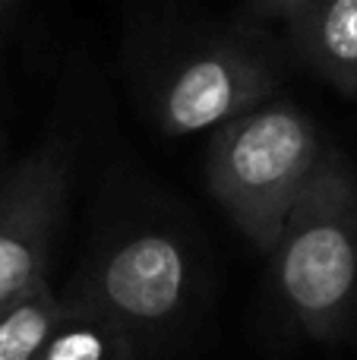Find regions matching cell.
I'll list each match as a JSON object with an SVG mask.
<instances>
[{"label":"cell","mask_w":357,"mask_h":360,"mask_svg":"<svg viewBox=\"0 0 357 360\" xmlns=\"http://www.w3.org/2000/svg\"><path fill=\"white\" fill-rule=\"evenodd\" d=\"M285 319L307 338L342 335L357 313V174L329 146L269 253Z\"/></svg>","instance_id":"obj_1"},{"label":"cell","mask_w":357,"mask_h":360,"mask_svg":"<svg viewBox=\"0 0 357 360\" xmlns=\"http://www.w3.org/2000/svg\"><path fill=\"white\" fill-rule=\"evenodd\" d=\"M326 149L301 105L272 98L209 133L206 190L240 237L269 253Z\"/></svg>","instance_id":"obj_2"},{"label":"cell","mask_w":357,"mask_h":360,"mask_svg":"<svg viewBox=\"0 0 357 360\" xmlns=\"http://www.w3.org/2000/svg\"><path fill=\"white\" fill-rule=\"evenodd\" d=\"M278 48L253 29L206 25L171 44L143 76V101L164 136L212 133L215 127L278 98Z\"/></svg>","instance_id":"obj_3"},{"label":"cell","mask_w":357,"mask_h":360,"mask_svg":"<svg viewBox=\"0 0 357 360\" xmlns=\"http://www.w3.org/2000/svg\"><path fill=\"white\" fill-rule=\"evenodd\" d=\"M73 285L117 319L145 354L193 307L196 256L171 224L149 218L124 221L98 237Z\"/></svg>","instance_id":"obj_4"},{"label":"cell","mask_w":357,"mask_h":360,"mask_svg":"<svg viewBox=\"0 0 357 360\" xmlns=\"http://www.w3.org/2000/svg\"><path fill=\"white\" fill-rule=\"evenodd\" d=\"M70 136L48 133L35 149L0 168V310L48 278L73 186Z\"/></svg>","instance_id":"obj_5"},{"label":"cell","mask_w":357,"mask_h":360,"mask_svg":"<svg viewBox=\"0 0 357 360\" xmlns=\"http://www.w3.org/2000/svg\"><path fill=\"white\" fill-rule=\"evenodd\" d=\"M288 44L326 86L357 95V0H313L285 25Z\"/></svg>","instance_id":"obj_6"},{"label":"cell","mask_w":357,"mask_h":360,"mask_svg":"<svg viewBox=\"0 0 357 360\" xmlns=\"http://www.w3.org/2000/svg\"><path fill=\"white\" fill-rule=\"evenodd\" d=\"M136 338L111 319L76 285L63 291V307L35 360H139Z\"/></svg>","instance_id":"obj_7"},{"label":"cell","mask_w":357,"mask_h":360,"mask_svg":"<svg viewBox=\"0 0 357 360\" xmlns=\"http://www.w3.org/2000/svg\"><path fill=\"white\" fill-rule=\"evenodd\" d=\"M63 307V294L48 278L0 310V360H35Z\"/></svg>","instance_id":"obj_8"},{"label":"cell","mask_w":357,"mask_h":360,"mask_svg":"<svg viewBox=\"0 0 357 360\" xmlns=\"http://www.w3.org/2000/svg\"><path fill=\"white\" fill-rule=\"evenodd\" d=\"M247 10L263 22H282V29L288 22H294L313 0H244Z\"/></svg>","instance_id":"obj_9"},{"label":"cell","mask_w":357,"mask_h":360,"mask_svg":"<svg viewBox=\"0 0 357 360\" xmlns=\"http://www.w3.org/2000/svg\"><path fill=\"white\" fill-rule=\"evenodd\" d=\"M25 0H0V44L6 41V35H10L13 22H16L19 10H22Z\"/></svg>","instance_id":"obj_10"},{"label":"cell","mask_w":357,"mask_h":360,"mask_svg":"<svg viewBox=\"0 0 357 360\" xmlns=\"http://www.w3.org/2000/svg\"><path fill=\"white\" fill-rule=\"evenodd\" d=\"M0 152H4V136H0ZM0 168H4V155H0Z\"/></svg>","instance_id":"obj_11"}]
</instances>
